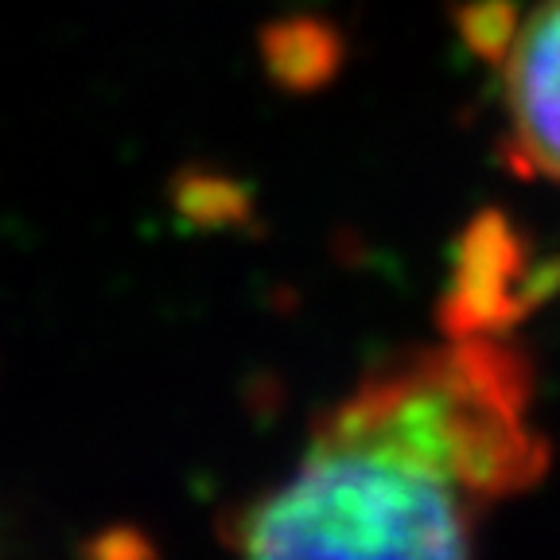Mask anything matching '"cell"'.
Instances as JSON below:
<instances>
[{
    "label": "cell",
    "mask_w": 560,
    "mask_h": 560,
    "mask_svg": "<svg viewBox=\"0 0 560 560\" xmlns=\"http://www.w3.org/2000/svg\"><path fill=\"white\" fill-rule=\"evenodd\" d=\"M545 459L522 350L499 331H452L315 424L245 514L242 560H475L479 517Z\"/></svg>",
    "instance_id": "1"
},
{
    "label": "cell",
    "mask_w": 560,
    "mask_h": 560,
    "mask_svg": "<svg viewBox=\"0 0 560 560\" xmlns=\"http://www.w3.org/2000/svg\"><path fill=\"white\" fill-rule=\"evenodd\" d=\"M482 59L499 70L506 164L525 179L560 187V0L510 4Z\"/></svg>",
    "instance_id": "2"
},
{
    "label": "cell",
    "mask_w": 560,
    "mask_h": 560,
    "mask_svg": "<svg viewBox=\"0 0 560 560\" xmlns=\"http://www.w3.org/2000/svg\"><path fill=\"white\" fill-rule=\"evenodd\" d=\"M529 257L506 219L487 214L464 237L452 292L444 300L447 331H502L529 304Z\"/></svg>",
    "instance_id": "3"
},
{
    "label": "cell",
    "mask_w": 560,
    "mask_h": 560,
    "mask_svg": "<svg viewBox=\"0 0 560 560\" xmlns=\"http://www.w3.org/2000/svg\"><path fill=\"white\" fill-rule=\"evenodd\" d=\"M261 55L277 86L315 90L339 70L342 39L324 20L292 16V20H280V24H272L269 32H265Z\"/></svg>",
    "instance_id": "4"
}]
</instances>
